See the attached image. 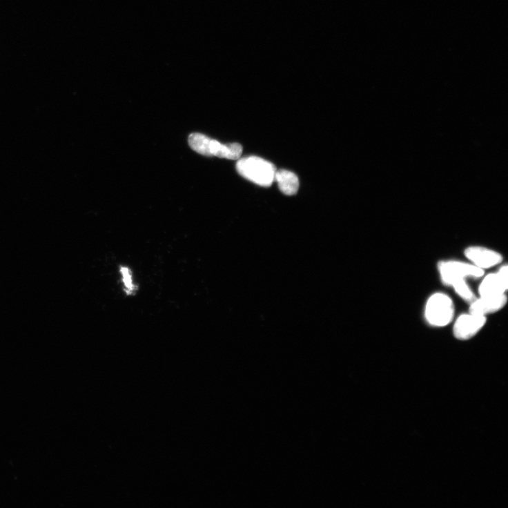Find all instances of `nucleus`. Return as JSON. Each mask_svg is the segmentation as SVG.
<instances>
[{
  "label": "nucleus",
  "mask_w": 508,
  "mask_h": 508,
  "mask_svg": "<svg viewBox=\"0 0 508 508\" xmlns=\"http://www.w3.org/2000/svg\"><path fill=\"white\" fill-rule=\"evenodd\" d=\"M455 304L450 296L443 293H435L427 300L424 308V319L434 328L450 325L454 320Z\"/></svg>",
  "instance_id": "f257e3e1"
},
{
  "label": "nucleus",
  "mask_w": 508,
  "mask_h": 508,
  "mask_svg": "<svg viewBox=\"0 0 508 508\" xmlns=\"http://www.w3.org/2000/svg\"><path fill=\"white\" fill-rule=\"evenodd\" d=\"M236 168L242 177L257 185L268 187L275 182V166L262 157L249 156L240 159Z\"/></svg>",
  "instance_id": "f03ea898"
},
{
  "label": "nucleus",
  "mask_w": 508,
  "mask_h": 508,
  "mask_svg": "<svg viewBox=\"0 0 508 508\" xmlns=\"http://www.w3.org/2000/svg\"><path fill=\"white\" fill-rule=\"evenodd\" d=\"M437 267L442 282L450 287L460 280H467L469 277L480 278L485 275V271L470 263L459 261H441Z\"/></svg>",
  "instance_id": "7ed1b4c3"
},
{
  "label": "nucleus",
  "mask_w": 508,
  "mask_h": 508,
  "mask_svg": "<svg viewBox=\"0 0 508 508\" xmlns=\"http://www.w3.org/2000/svg\"><path fill=\"white\" fill-rule=\"evenodd\" d=\"M487 317L471 313L460 315L453 327L454 337L459 340H469L478 335L485 327Z\"/></svg>",
  "instance_id": "20e7f679"
},
{
  "label": "nucleus",
  "mask_w": 508,
  "mask_h": 508,
  "mask_svg": "<svg viewBox=\"0 0 508 508\" xmlns=\"http://www.w3.org/2000/svg\"><path fill=\"white\" fill-rule=\"evenodd\" d=\"M465 257L470 264L485 271L500 264L503 257L498 251L482 246H470L465 249Z\"/></svg>",
  "instance_id": "39448f33"
},
{
  "label": "nucleus",
  "mask_w": 508,
  "mask_h": 508,
  "mask_svg": "<svg viewBox=\"0 0 508 508\" xmlns=\"http://www.w3.org/2000/svg\"><path fill=\"white\" fill-rule=\"evenodd\" d=\"M507 266L502 265L496 273L485 275L478 289L480 297H495L506 294L508 289Z\"/></svg>",
  "instance_id": "423d86ee"
},
{
  "label": "nucleus",
  "mask_w": 508,
  "mask_h": 508,
  "mask_svg": "<svg viewBox=\"0 0 508 508\" xmlns=\"http://www.w3.org/2000/svg\"><path fill=\"white\" fill-rule=\"evenodd\" d=\"M507 300L505 294L495 297H480L470 303L469 312L487 316L502 309L507 304Z\"/></svg>",
  "instance_id": "0eeeda50"
},
{
  "label": "nucleus",
  "mask_w": 508,
  "mask_h": 508,
  "mask_svg": "<svg viewBox=\"0 0 508 508\" xmlns=\"http://www.w3.org/2000/svg\"><path fill=\"white\" fill-rule=\"evenodd\" d=\"M242 150V146L237 143L222 144L211 139L209 141V157L216 156L229 159V160H237L241 157Z\"/></svg>",
  "instance_id": "6e6552de"
},
{
  "label": "nucleus",
  "mask_w": 508,
  "mask_h": 508,
  "mask_svg": "<svg viewBox=\"0 0 508 508\" xmlns=\"http://www.w3.org/2000/svg\"><path fill=\"white\" fill-rule=\"evenodd\" d=\"M275 181L284 195L293 196L297 193L300 181L294 173L286 170H277L275 175Z\"/></svg>",
  "instance_id": "1a4fd4ad"
},
{
  "label": "nucleus",
  "mask_w": 508,
  "mask_h": 508,
  "mask_svg": "<svg viewBox=\"0 0 508 508\" xmlns=\"http://www.w3.org/2000/svg\"><path fill=\"white\" fill-rule=\"evenodd\" d=\"M211 138L199 133L190 135L188 143L190 148L197 153L209 157L208 144Z\"/></svg>",
  "instance_id": "9d476101"
},
{
  "label": "nucleus",
  "mask_w": 508,
  "mask_h": 508,
  "mask_svg": "<svg viewBox=\"0 0 508 508\" xmlns=\"http://www.w3.org/2000/svg\"><path fill=\"white\" fill-rule=\"evenodd\" d=\"M451 287L453 288L456 293L464 301L471 303L476 297L470 289L469 284L467 282L466 279L460 280L454 282Z\"/></svg>",
  "instance_id": "9b49d317"
},
{
  "label": "nucleus",
  "mask_w": 508,
  "mask_h": 508,
  "mask_svg": "<svg viewBox=\"0 0 508 508\" xmlns=\"http://www.w3.org/2000/svg\"><path fill=\"white\" fill-rule=\"evenodd\" d=\"M120 271L125 286L126 293L128 295L133 294L136 291V287L133 283L130 270L126 267H121Z\"/></svg>",
  "instance_id": "f8f14e48"
}]
</instances>
